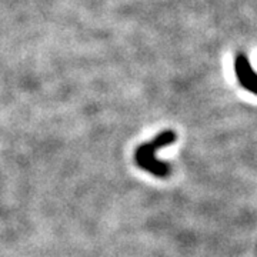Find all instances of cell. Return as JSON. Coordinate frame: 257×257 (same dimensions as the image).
Instances as JSON below:
<instances>
[{"mask_svg": "<svg viewBox=\"0 0 257 257\" xmlns=\"http://www.w3.org/2000/svg\"><path fill=\"white\" fill-rule=\"evenodd\" d=\"M176 133L173 130H165L162 133H159L156 138L152 142H147L145 145L138 147V150L135 152V160L136 165L146 170L147 173L156 176V177H167L170 175V167L163 162L157 160L156 152L160 150L162 147L169 146L176 142Z\"/></svg>", "mask_w": 257, "mask_h": 257, "instance_id": "cell-1", "label": "cell"}, {"mask_svg": "<svg viewBox=\"0 0 257 257\" xmlns=\"http://www.w3.org/2000/svg\"><path fill=\"white\" fill-rule=\"evenodd\" d=\"M236 76L239 79V83L248 92L257 94V74L251 69V66L248 63L247 57L244 53H239L236 57Z\"/></svg>", "mask_w": 257, "mask_h": 257, "instance_id": "cell-2", "label": "cell"}]
</instances>
